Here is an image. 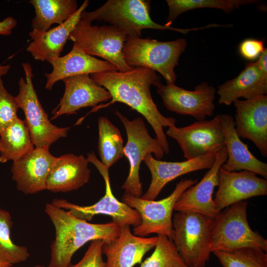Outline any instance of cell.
I'll return each instance as SVG.
<instances>
[{"label": "cell", "instance_id": "33", "mask_svg": "<svg viewBox=\"0 0 267 267\" xmlns=\"http://www.w3.org/2000/svg\"><path fill=\"white\" fill-rule=\"evenodd\" d=\"M19 109L16 97L7 91L0 78V134L18 118Z\"/></svg>", "mask_w": 267, "mask_h": 267}, {"label": "cell", "instance_id": "21", "mask_svg": "<svg viewBox=\"0 0 267 267\" xmlns=\"http://www.w3.org/2000/svg\"><path fill=\"white\" fill-rule=\"evenodd\" d=\"M89 3V0H85L74 14L57 27L44 32L33 29L29 33L32 41L26 50L34 59L50 63L60 57L71 33Z\"/></svg>", "mask_w": 267, "mask_h": 267}, {"label": "cell", "instance_id": "14", "mask_svg": "<svg viewBox=\"0 0 267 267\" xmlns=\"http://www.w3.org/2000/svg\"><path fill=\"white\" fill-rule=\"evenodd\" d=\"M215 153L216 160L212 167L199 182L183 192L177 200L174 210L198 213L213 219L220 213L216 207L213 193L218 185L220 169L227 158L225 145Z\"/></svg>", "mask_w": 267, "mask_h": 267}, {"label": "cell", "instance_id": "22", "mask_svg": "<svg viewBox=\"0 0 267 267\" xmlns=\"http://www.w3.org/2000/svg\"><path fill=\"white\" fill-rule=\"evenodd\" d=\"M222 127L227 150V158L221 166L228 172L247 170L267 179V164L257 159L237 134L233 117L229 114H220Z\"/></svg>", "mask_w": 267, "mask_h": 267}, {"label": "cell", "instance_id": "24", "mask_svg": "<svg viewBox=\"0 0 267 267\" xmlns=\"http://www.w3.org/2000/svg\"><path fill=\"white\" fill-rule=\"evenodd\" d=\"M89 161L84 155L68 153L56 157L46 181L45 189L53 192L77 190L90 177Z\"/></svg>", "mask_w": 267, "mask_h": 267}, {"label": "cell", "instance_id": "13", "mask_svg": "<svg viewBox=\"0 0 267 267\" xmlns=\"http://www.w3.org/2000/svg\"><path fill=\"white\" fill-rule=\"evenodd\" d=\"M165 134L177 142L186 160L215 152L224 145L220 114L181 128L168 127Z\"/></svg>", "mask_w": 267, "mask_h": 267}, {"label": "cell", "instance_id": "12", "mask_svg": "<svg viewBox=\"0 0 267 267\" xmlns=\"http://www.w3.org/2000/svg\"><path fill=\"white\" fill-rule=\"evenodd\" d=\"M166 108L178 114L189 115L197 121L213 115L215 109V88L206 82L197 85L194 90H189L175 84L156 87Z\"/></svg>", "mask_w": 267, "mask_h": 267}, {"label": "cell", "instance_id": "17", "mask_svg": "<svg viewBox=\"0 0 267 267\" xmlns=\"http://www.w3.org/2000/svg\"><path fill=\"white\" fill-rule=\"evenodd\" d=\"M235 130L240 138L252 141L264 157H267V95L236 100Z\"/></svg>", "mask_w": 267, "mask_h": 267}, {"label": "cell", "instance_id": "27", "mask_svg": "<svg viewBox=\"0 0 267 267\" xmlns=\"http://www.w3.org/2000/svg\"><path fill=\"white\" fill-rule=\"evenodd\" d=\"M29 3L35 12L32 28L42 32L48 30L53 24H62L78 9L76 0H31Z\"/></svg>", "mask_w": 267, "mask_h": 267}, {"label": "cell", "instance_id": "2", "mask_svg": "<svg viewBox=\"0 0 267 267\" xmlns=\"http://www.w3.org/2000/svg\"><path fill=\"white\" fill-rule=\"evenodd\" d=\"M44 210L55 231L47 267H70L73 255L88 242L96 239L110 242L120 233L121 226L113 221L105 223H91L75 217L52 203H47Z\"/></svg>", "mask_w": 267, "mask_h": 267}, {"label": "cell", "instance_id": "38", "mask_svg": "<svg viewBox=\"0 0 267 267\" xmlns=\"http://www.w3.org/2000/svg\"><path fill=\"white\" fill-rule=\"evenodd\" d=\"M34 267H46L44 266H42V265H36Z\"/></svg>", "mask_w": 267, "mask_h": 267}, {"label": "cell", "instance_id": "15", "mask_svg": "<svg viewBox=\"0 0 267 267\" xmlns=\"http://www.w3.org/2000/svg\"><path fill=\"white\" fill-rule=\"evenodd\" d=\"M65 90L57 106L52 110L50 120L63 115L77 113L80 109L96 107L111 99L109 92L94 81L89 74H81L62 80Z\"/></svg>", "mask_w": 267, "mask_h": 267}, {"label": "cell", "instance_id": "23", "mask_svg": "<svg viewBox=\"0 0 267 267\" xmlns=\"http://www.w3.org/2000/svg\"><path fill=\"white\" fill-rule=\"evenodd\" d=\"M52 70L44 73L46 78L45 88L51 90L54 84L68 77L81 74L118 71L111 63L90 56L73 46L67 54L60 56L49 63Z\"/></svg>", "mask_w": 267, "mask_h": 267}, {"label": "cell", "instance_id": "11", "mask_svg": "<svg viewBox=\"0 0 267 267\" xmlns=\"http://www.w3.org/2000/svg\"><path fill=\"white\" fill-rule=\"evenodd\" d=\"M89 162L93 164L102 176L105 185L104 196L96 203L89 206L76 205L63 199H54V205L64 210L72 216L87 222L92 220L97 215H106L119 225H128L134 227L140 224L141 218L138 213L123 202L119 201L113 195L110 182L109 169L96 157L94 152L88 153Z\"/></svg>", "mask_w": 267, "mask_h": 267}, {"label": "cell", "instance_id": "20", "mask_svg": "<svg viewBox=\"0 0 267 267\" xmlns=\"http://www.w3.org/2000/svg\"><path fill=\"white\" fill-rule=\"evenodd\" d=\"M130 226H121L116 238L103 243L102 252L107 258L104 267H134L141 264L144 255L155 247L157 236H136L132 233Z\"/></svg>", "mask_w": 267, "mask_h": 267}, {"label": "cell", "instance_id": "18", "mask_svg": "<svg viewBox=\"0 0 267 267\" xmlns=\"http://www.w3.org/2000/svg\"><path fill=\"white\" fill-rule=\"evenodd\" d=\"M216 157V153L210 152L181 162H167L157 160L151 154L146 155L143 161L150 172L151 181L147 190L140 197L154 200L168 183L189 173L209 170L213 166Z\"/></svg>", "mask_w": 267, "mask_h": 267}, {"label": "cell", "instance_id": "26", "mask_svg": "<svg viewBox=\"0 0 267 267\" xmlns=\"http://www.w3.org/2000/svg\"><path fill=\"white\" fill-rule=\"evenodd\" d=\"M35 146L24 120L18 117L0 134V162L23 158Z\"/></svg>", "mask_w": 267, "mask_h": 267}, {"label": "cell", "instance_id": "29", "mask_svg": "<svg viewBox=\"0 0 267 267\" xmlns=\"http://www.w3.org/2000/svg\"><path fill=\"white\" fill-rule=\"evenodd\" d=\"M258 0H167L169 13L165 25L171 24L181 14L197 8H217L229 13L242 5L255 4Z\"/></svg>", "mask_w": 267, "mask_h": 267}, {"label": "cell", "instance_id": "19", "mask_svg": "<svg viewBox=\"0 0 267 267\" xmlns=\"http://www.w3.org/2000/svg\"><path fill=\"white\" fill-rule=\"evenodd\" d=\"M56 159L49 149L35 147L23 158L13 162L11 172L17 189L25 194L45 190Z\"/></svg>", "mask_w": 267, "mask_h": 267}, {"label": "cell", "instance_id": "34", "mask_svg": "<svg viewBox=\"0 0 267 267\" xmlns=\"http://www.w3.org/2000/svg\"><path fill=\"white\" fill-rule=\"evenodd\" d=\"M104 241L96 239L90 242L82 259L76 264L70 267H104L102 246Z\"/></svg>", "mask_w": 267, "mask_h": 267}, {"label": "cell", "instance_id": "16", "mask_svg": "<svg viewBox=\"0 0 267 267\" xmlns=\"http://www.w3.org/2000/svg\"><path fill=\"white\" fill-rule=\"evenodd\" d=\"M218 186L214 201L220 211L248 198L267 195V179L247 170L228 172L221 167Z\"/></svg>", "mask_w": 267, "mask_h": 267}, {"label": "cell", "instance_id": "32", "mask_svg": "<svg viewBox=\"0 0 267 267\" xmlns=\"http://www.w3.org/2000/svg\"><path fill=\"white\" fill-rule=\"evenodd\" d=\"M139 267H187L172 241L167 236L157 235V241L152 254Z\"/></svg>", "mask_w": 267, "mask_h": 267}, {"label": "cell", "instance_id": "28", "mask_svg": "<svg viewBox=\"0 0 267 267\" xmlns=\"http://www.w3.org/2000/svg\"><path fill=\"white\" fill-rule=\"evenodd\" d=\"M98 128L100 162L109 169L124 156L123 139L119 129L106 117H99Z\"/></svg>", "mask_w": 267, "mask_h": 267}, {"label": "cell", "instance_id": "36", "mask_svg": "<svg viewBox=\"0 0 267 267\" xmlns=\"http://www.w3.org/2000/svg\"><path fill=\"white\" fill-rule=\"evenodd\" d=\"M17 20L12 17H7L0 21V35L7 36L11 34L12 30L16 26ZM10 69L9 65H0V78L6 75Z\"/></svg>", "mask_w": 267, "mask_h": 267}, {"label": "cell", "instance_id": "10", "mask_svg": "<svg viewBox=\"0 0 267 267\" xmlns=\"http://www.w3.org/2000/svg\"><path fill=\"white\" fill-rule=\"evenodd\" d=\"M114 113L124 126L127 135L124 156L129 161L130 169L121 188L124 190V194L140 197L142 195L139 173L141 163L148 154L153 153L155 159L160 160L165 153L158 139L150 136L142 118L137 117L129 120L118 110Z\"/></svg>", "mask_w": 267, "mask_h": 267}, {"label": "cell", "instance_id": "31", "mask_svg": "<svg viewBox=\"0 0 267 267\" xmlns=\"http://www.w3.org/2000/svg\"><path fill=\"white\" fill-rule=\"evenodd\" d=\"M212 253L222 267H267V253L260 249L243 248Z\"/></svg>", "mask_w": 267, "mask_h": 267}, {"label": "cell", "instance_id": "3", "mask_svg": "<svg viewBox=\"0 0 267 267\" xmlns=\"http://www.w3.org/2000/svg\"><path fill=\"white\" fill-rule=\"evenodd\" d=\"M150 3L149 0H108L94 11H83L80 20L89 22L103 21L119 28L127 37L134 38H140L142 31L145 29L171 30L187 34L191 31L209 28L207 25L181 29L158 24L150 17Z\"/></svg>", "mask_w": 267, "mask_h": 267}, {"label": "cell", "instance_id": "9", "mask_svg": "<svg viewBox=\"0 0 267 267\" xmlns=\"http://www.w3.org/2000/svg\"><path fill=\"white\" fill-rule=\"evenodd\" d=\"M197 183V179H182L172 193L160 200H148L124 194L122 202L135 210L141 218L140 224L134 228L133 234L145 237L152 233L163 235L172 240L173 213L175 205L183 192Z\"/></svg>", "mask_w": 267, "mask_h": 267}, {"label": "cell", "instance_id": "35", "mask_svg": "<svg viewBox=\"0 0 267 267\" xmlns=\"http://www.w3.org/2000/svg\"><path fill=\"white\" fill-rule=\"evenodd\" d=\"M265 49L263 41L251 38L244 40L239 46L241 56L250 61L258 58Z\"/></svg>", "mask_w": 267, "mask_h": 267}, {"label": "cell", "instance_id": "8", "mask_svg": "<svg viewBox=\"0 0 267 267\" xmlns=\"http://www.w3.org/2000/svg\"><path fill=\"white\" fill-rule=\"evenodd\" d=\"M127 38L126 34L115 26L91 25V22L80 20L69 40L85 53L102 58L118 71L126 72L133 68L124 59L123 49Z\"/></svg>", "mask_w": 267, "mask_h": 267}, {"label": "cell", "instance_id": "5", "mask_svg": "<svg viewBox=\"0 0 267 267\" xmlns=\"http://www.w3.org/2000/svg\"><path fill=\"white\" fill-rule=\"evenodd\" d=\"M247 206L245 200L237 202L222 210L214 219L210 244L212 253L243 248L267 252V240L248 223Z\"/></svg>", "mask_w": 267, "mask_h": 267}, {"label": "cell", "instance_id": "37", "mask_svg": "<svg viewBox=\"0 0 267 267\" xmlns=\"http://www.w3.org/2000/svg\"><path fill=\"white\" fill-rule=\"evenodd\" d=\"M13 265L0 259V267H11Z\"/></svg>", "mask_w": 267, "mask_h": 267}, {"label": "cell", "instance_id": "6", "mask_svg": "<svg viewBox=\"0 0 267 267\" xmlns=\"http://www.w3.org/2000/svg\"><path fill=\"white\" fill-rule=\"evenodd\" d=\"M213 220L192 212H177L173 215L172 241L187 267H205L209 261Z\"/></svg>", "mask_w": 267, "mask_h": 267}, {"label": "cell", "instance_id": "30", "mask_svg": "<svg viewBox=\"0 0 267 267\" xmlns=\"http://www.w3.org/2000/svg\"><path fill=\"white\" fill-rule=\"evenodd\" d=\"M12 225L10 214L0 207V259L13 265L26 261L30 254L26 247L17 245L11 239Z\"/></svg>", "mask_w": 267, "mask_h": 267}, {"label": "cell", "instance_id": "1", "mask_svg": "<svg viewBox=\"0 0 267 267\" xmlns=\"http://www.w3.org/2000/svg\"><path fill=\"white\" fill-rule=\"evenodd\" d=\"M89 75L97 84L105 88L111 96L110 102L95 107L97 110L115 102L125 104L146 119L154 131L164 153L169 152V145L163 128L176 126L177 121L172 117L162 115L152 99L151 86L156 87L161 83V78L156 71L137 67L126 72H104Z\"/></svg>", "mask_w": 267, "mask_h": 267}, {"label": "cell", "instance_id": "25", "mask_svg": "<svg viewBox=\"0 0 267 267\" xmlns=\"http://www.w3.org/2000/svg\"><path fill=\"white\" fill-rule=\"evenodd\" d=\"M219 104L231 105L240 98L246 100L267 94V74L256 62H247L235 78L218 87Z\"/></svg>", "mask_w": 267, "mask_h": 267}, {"label": "cell", "instance_id": "4", "mask_svg": "<svg viewBox=\"0 0 267 267\" xmlns=\"http://www.w3.org/2000/svg\"><path fill=\"white\" fill-rule=\"evenodd\" d=\"M187 44L183 38L162 42L150 37H127L123 54L125 62L130 67H143L158 72L167 84H173L177 79L175 68Z\"/></svg>", "mask_w": 267, "mask_h": 267}, {"label": "cell", "instance_id": "7", "mask_svg": "<svg viewBox=\"0 0 267 267\" xmlns=\"http://www.w3.org/2000/svg\"><path fill=\"white\" fill-rule=\"evenodd\" d=\"M22 65L25 78L19 80V93L15 97L24 112V122L35 147L49 149L59 138L67 136L70 127L60 128L51 123L34 89L31 65L24 62Z\"/></svg>", "mask_w": 267, "mask_h": 267}]
</instances>
